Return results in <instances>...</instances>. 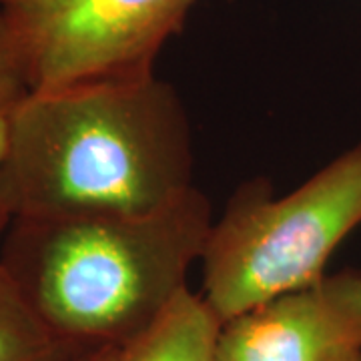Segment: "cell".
I'll return each instance as SVG.
<instances>
[{
  "instance_id": "cell-1",
  "label": "cell",
  "mask_w": 361,
  "mask_h": 361,
  "mask_svg": "<svg viewBox=\"0 0 361 361\" xmlns=\"http://www.w3.org/2000/svg\"><path fill=\"white\" fill-rule=\"evenodd\" d=\"M193 133L153 75L26 90L4 167L13 219L142 215L193 189Z\"/></svg>"
},
{
  "instance_id": "cell-2",
  "label": "cell",
  "mask_w": 361,
  "mask_h": 361,
  "mask_svg": "<svg viewBox=\"0 0 361 361\" xmlns=\"http://www.w3.org/2000/svg\"><path fill=\"white\" fill-rule=\"evenodd\" d=\"M213 223L197 187L142 215L13 219L0 263L66 343L121 348L187 287Z\"/></svg>"
},
{
  "instance_id": "cell-3",
  "label": "cell",
  "mask_w": 361,
  "mask_h": 361,
  "mask_svg": "<svg viewBox=\"0 0 361 361\" xmlns=\"http://www.w3.org/2000/svg\"><path fill=\"white\" fill-rule=\"evenodd\" d=\"M361 225V142L289 195L247 180L209 233L203 293L221 322L319 281L339 243Z\"/></svg>"
},
{
  "instance_id": "cell-4",
  "label": "cell",
  "mask_w": 361,
  "mask_h": 361,
  "mask_svg": "<svg viewBox=\"0 0 361 361\" xmlns=\"http://www.w3.org/2000/svg\"><path fill=\"white\" fill-rule=\"evenodd\" d=\"M195 0H11L4 35L26 89L155 73Z\"/></svg>"
},
{
  "instance_id": "cell-5",
  "label": "cell",
  "mask_w": 361,
  "mask_h": 361,
  "mask_svg": "<svg viewBox=\"0 0 361 361\" xmlns=\"http://www.w3.org/2000/svg\"><path fill=\"white\" fill-rule=\"evenodd\" d=\"M361 271L323 275L221 325L215 361H355Z\"/></svg>"
},
{
  "instance_id": "cell-6",
  "label": "cell",
  "mask_w": 361,
  "mask_h": 361,
  "mask_svg": "<svg viewBox=\"0 0 361 361\" xmlns=\"http://www.w3.org/2000/svg\"><path fill=\"white\" fill-rule=\"evenodd\" d=\"M221 325L205 297L185 287L147 329L116 349L115 361H215Z\"/></svg>"
},
{
  "instance_id": "cell-7",
  "label": "cell",
  "mask_w": 361,
  "mask_h": 361,
  "mask_svg": "<svg viewBox=\"0 0 361 361\" xmlns=\"http://www.w3.org/2000/svg\"><path fill=\"white\" fill-rule=\"evenodd\" d=\"M85 353L47 327L0 263V361H77Z\"/></svg>"
},
{
  "instance_id": "cell-8",
  "label": "cell",
  "mask_w": 361,
  "mask_h": 361,
  "mask_svg": "<svg viewBox=\"0 0 361 361\" xmlns=\"http://www.w3.org/2000/svg\"><path fill=\"white\" fill-rule=\"evenodd\" d=\"M26 82L18 66L14 63L13 52L4 35L0 18V239L11 225V211L4 201V167L11 145V130L16 106L26 94Z\"/></svg>"
},
{
  "instance_id": "cell-9",
  "label": "cell",
  "mask_w": 361,
  "mask_h": 361,
  "mask_svg": "<svg viewBox=\"0 0 361 361\" xmlns=\"http://www.w3.org/2000/svg\"><path fill=\"white\" fill-rule=\"evenodd\" d=\"M116 349H118V348L92 349V351L85 353V355H82V357H80V360H77V361H115Z\"/></svg>"
},
{
  "instance_id": "cell-10",
  "label": "cell",
  "mask_w": 361,
  "mask_h": 361,
  "mask_svg": "<svg viewBox=\"0 0 361 361\" xmlns=\"http://www.w3.org/2000/svg\"><path fill=\"white\" fill-rule=\"evenodd\" d=\"M6 2H11V0H0V6H2V4H6Z\"/></svg>"
},
{
  "instance_id": "cell-11",
  "label": "cell",
  "mask_w": 361,
  "mask_h": 361,
  "mask_svg": "<svg viewBox=\"0 0 361 361\" xmlns=\"http://www.w3.org/2000/svg\"><path fill=\"white\" fill-rule=\"evenodd\" d=\"M355 361H361V357H360V360H355Z\"/></svg>"
}]
</instances>
